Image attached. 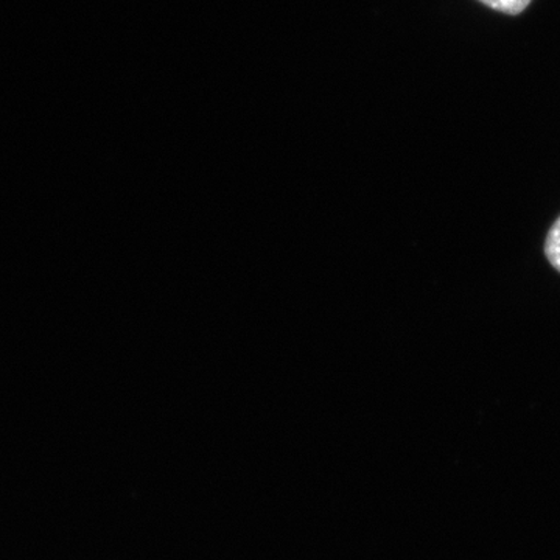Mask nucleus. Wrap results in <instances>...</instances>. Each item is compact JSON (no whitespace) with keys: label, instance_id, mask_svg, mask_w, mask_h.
I'll list each match as a JSON object with an SVG mask.
<instances>
[{"label":"nucleus","instance_id":"f257e3e1","mask_svg":"<svg viewBox=\"0 0 560 560\" xmlns=\"http://www.w3.org/2000/svg\"><path fill=\"white\" fill-rule=\"evenodd\" d=\"M545 254H547V259L552 267L560 272V217L552 224L550 232H548Z\"/></svg>","mask_w":560,"mask_h":560},{"label":"nucleus","instance_id":"f03ea898","mask_svg":"<svg viewBox=\"0 0 560 560\" xmlns=\"http://www.w3.org/2000/svg\"><path fill=\"white\" fill-rule=\"evenodd\" d=\"M492 10L506 14H518L529 5L530 0H480Z\"/></svg>","mask_w":560,"mask_h":560}]
</instances>
